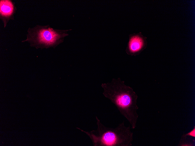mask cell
I'll return each mask as SVG.
<instances>
[{
	"label": "cell",
	"instance_id": "6da1fadb",
	"mask_svg": "<svg viewBox=\"0 0 195 146\" xmlns=\"http://www.w3.org/2000/svg\"><path fill=\"white\" fill-rule=\"evenodd\" d=\"M103 94L116 107L121 114L128 121L132 129L136 127L139 115L137 104L138 96L133 89L125 84L119 78L101 85Z\"/></svg>",
	"mask_w": 195,
	"mask_h": 146
},
{
	"label": "cell",
	"instance_id": "7a4b0ae2",
	"mask_svg": "<svg viewBox=\"0 0 195 146\" xmlns=\"http://www.w3.org/2000/svg\"><path fill=\"white\" fill-rule=\"evenodd\" d=\"M97 128L96 130L85 131L94 146H130L132 145L133 133L131 126L125 125L123 121L114 128L105 126L96 116Z\"/></svg>",
	"mask_w": 195,
	"mask_h": 146
},
{
	"label": "cell",
	"instance_id": "3957f363",
	"mask_svg": "<svg viewBox=\"0 0 195 146\" xmlns=\"http://www.w3.org/2000/svg\"><path fill=\"white\" fill-rule=\"evenodd\" d=\"M129 41L126 50V53L136 56L140 54L147 47V38L140 32L129 35Z\"/></svg>",
	"mask_w": 195,
	"mask_h": 146
},
{
	"label": "cell",
	"instance_id": "277c9868",
	"mask_svg": "<svg viewBox=\"0 0 195 146\" xmlns=\"http://www.w3.org/2000/svg\"><path fill=\"white\" fill-rule=\"evenodd\" d=\"M61 37L58 33L52 29H43L38 32L34 41L39 46H51L55 44Z\"/></svg>",
	"mask_w": 195,
	"mask_h": 146
},
{
	"label": "cell",
	"instance_id": "5b68a950",
	"mask_svg": "<svg viewBox=\"0 0 195 146\" xmlns=\"http://www.w3.org/2000/svg\"><path fill=\"white\" fill-rule=\"evenodd\" d=\"M0 8L1 14L4 16H9L13 12V5L9 1H1Z\"/></svg>",
	"mask_w": 195,
	"mask_h": 146
}]
</instances>
